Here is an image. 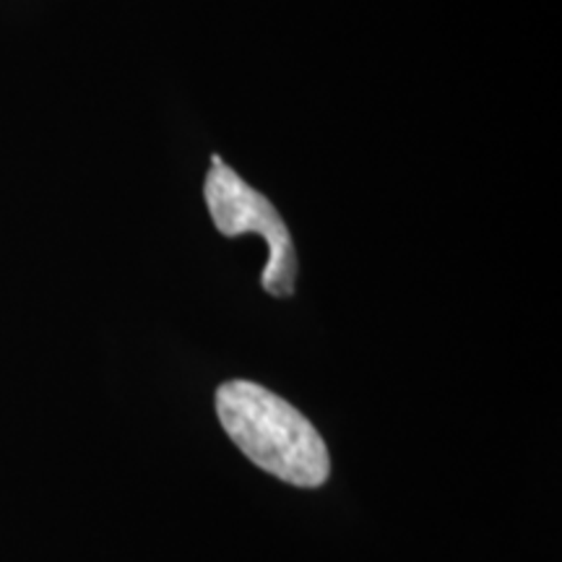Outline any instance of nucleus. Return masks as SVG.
<instances>
[{
  "mask_svg": "<svg viewBox=\"0 0 562 562\" xmlns=\"http://www.w3.org/2000/svg\"><path fill=\"white\" fill-rule=\"evenodd\" d=\"M216 414L240 451L294 487H321L331 474L328 448L313 422L284 398L250 381L216 391Z\"/></svg>",
  "mask_w": 562,
  "mask_h": 562,
  "instance_id": "1",
  "label": "nucleus"
},
{
  "mask_svg": "<svg viewBox=\"0 0 562 562\" xmlns=\"http://www.w3.org/2000/svg\"><path fill=\"white\" fill-rule=\"evenodd\" d=\"M203 195H206L214 227L224 237L256 232L269 243V261L261 273V286L273 297H290L294 292V279H297V256H294L290 229L277 206L256 188H250L232 167L224 165L220 154L211 157V172Z\"/></svg>",
  "mask_w": 562,
  "mask_h": 562,
  "instance_id": "2",
  "label": "nucleus"
}]
</instances>
